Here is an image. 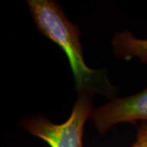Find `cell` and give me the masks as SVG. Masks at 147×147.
<instances>
[{
    "mask_svg": "<svg viewBox=\"0 0 147 147\" xmlns=\"http://www.w3.org/2000/svg\"><path fill=\"white\" fill-rule=\"evenodd\" d=\"M27 5L38 30L65 54L79 95H100L110 100L115 99L117 88L110 83L107 70L94 69L86 65L79 29L67 18L57 2L29 0Z\"/></svg>",
    "mask_w": 147,
    "mask_h": 147,
    "instance_id": "cell-1",
    "label": "cell"
},
{
    "mask_svg": "<svg viewBox=\"0 0 147 147\" xmlns=\"http://www.w3.org/2000/svg\"><path fill=\"white\" fill-rule=\"evenodd\" d=\"M116 57L123 61L138 59L147 64V38H139L128 30L117 32L111 41Z\"/></svg>",
    "mask_w": 147,
    "mask_h": 147,
    "instance_id": "cell-4",
    "label": "cell"
},
{
    "mask_svg": "<svg viewBox=\"0 0 147 147\" xmlns=\"http://www.w3.org/2000/svg\"><path fill=\"white\" fill-rule=\"evenodd\" d=\"M92 119L96 129L104 134L119 123H147V88L136 94L117 98L93 110Z\"/></svg>",
    "mask_w": 147,
    "mask_h": 147,
    "instance_id": "cell-3",
    "label": "cell"
},
{
    "mask_svg": "<svg viewBox=\"0 0 147 147\" xmlns=\"http://www.w3.org/2000/svg\"><path fill=\"white\" fill-rule=\"evenodd\" d=\"M92 96L78 95L69 119L54 123L42 115L25 117L22 129L46 142L50 147H84V126L93 113Z\"/></svg>",
    "mask_w": 147,
    "mask_h": 147,
    "instance_id": "cell-2",
    "label": "cell"
},
{
    "mask_svg": "<svg viewBox=\"0 0 147 147\" xmlns=\"http://www.w3.org/2000/svg\"><path fill=\"white\" fill-rule=\"evenodd\" d=\"M131 147H147V123H142L137 132V139Z\"/></svg>",
    "mask_w": 147,
    "mask_h": 147,
    "instance_id": "cell-5",
    "label": "cell"
}]
</instances>
